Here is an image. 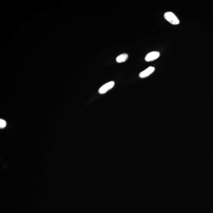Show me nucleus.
<instances>
[{
    "label": "nucleus",
    "instance_id": "nucleus-1",
    "mask_svg": "<svg viewBox=\"0 0 213 213\" xmlns=\"http://www.w3.org/2000/svg\"><path fill=\"white\" fill-rule=\"evenodd\" d=\"M165 19L169 21L170 23L174 25H178L180 23V21L177 17L172 12H168L164 14Z\"/></svg>",
    "mask_w": 213,
    "mask_h": 213
},
{
    "label": "nucleus",
    "instance_id": "nucleus-2",
    "mask_svg": "<svg viewBox=\"0 0 213 213\" xmlns=\"http://www.w3.org/2000/svg\"><path fill=\"white\" fill-rule=\"evenodd\" d=\"M115 82L113 81H110L103 85L99 89L98 92L100 94L106 93L107 91H110L114 87Z\"/></svg>",
    "mask_w": 213,
    "mask_h": 213
},
{
    "label": "nucleus",
    "instance_id": "nucleus-3",
    "mask_svg": "<svg viewBox=\"0 0 213 213\" xmlns=\"http://www.w3.org/2000/svg\"><path fill=\"white\" fill-rule=\"evenodd\" d=\"M160 56V53L158 51H152L146 55L145 58V61L147 62H150L154 61L158 58Z\"/></svg>",
    "mask_w": 213,
    "mask_h": 213
},
{
    "label": "nucleus",
    "instance_id": "nucleus-4",
    "mask_svg": "<svg viewBox=\"0 0 213 213\" xmlns=\"http://www.w3.org/2000/svg\"><path fill=\"white\" fill-rule=\"evenodd\" d=\"M155 70V68L152 66H150L147 69L143 71L140 74L139 76L140 78H144L148 77L150 75L154 72Z\"/></svg>",
    "mask_w": 213,
    "mask_h": 213
},
{
    "label": "nucleus",
    "instance_id": "nucleus-5",
    "mask_svg": "<svg viewBox=\"0 0 213 213\" xmlns=\"http://www.w3.org/2000/svg\"><path fill=\"white\" fill-rule=\"evenodd\" d=\"M128 56L127 54L123 53L120 55L116 58V62L118 63H122L125 62L127 60Z\"/></svg>",
    "mask_w": 213,
    "mask_h": 213
},
{
    "label": "nucleus",
    "instance_id": "nucleus-6",
    "mask_svg": "<svg viewBox=\"0 0 213 213\" xmlns=\"http://www.w3.org/2000/svg\"><path fill=\"white\" fill-rule=\"evenodd\" d=\"M6 125H7V123L6 121L4 120L1 119H0V128H3L6 127Z\"/></svg>",
    "mask_w": 213,
    "mask_h": 213
}]
</instances>
